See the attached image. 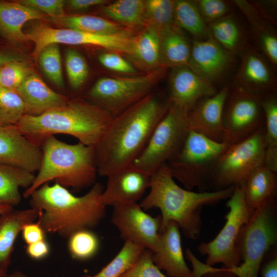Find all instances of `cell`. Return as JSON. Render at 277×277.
Returning a JSON list of instances; mask_svg holds the SVG:
<instances>
[{"label":"cell","mask_w":277,"mask_h":277,"mask_svg":"<svg viewBox=\"0 0 277 277\" xmlns=\"http://www.w3.org/2000/svg\"><path fill=\"white\" fill-rule=\"evenodd\" d=\"M41 148L40 167L32 184L24 192V197H29L51 181L76 190L94 183L97 173L94 146L80 142L69 144L51 135L44 140Z\"/></svg>","instance_id":"5"},{"label":"cell","mask_w":277,"mask_h":277,"mask_svg":"<svg viewBox=\"0 0 277 277\" xmlns=\"http://www.w3.org/2000/svg\"><path fill=\"white\" fill-rule=\"evenodd\" d=\"M169 104L168 100L164 101L149 93L112 118L94 146L97 173L107 177L132 165L145 148Z\"/></svg>","instance_id":"1"},{"label":"cell","mask_w":277,"mask_h":277,"mask_svg":"<svg viewBox=\"0 0 277 277\" xmlns=\"http://www.w3.org/2000/svg\"><path fill=\"white\" fill-rule=\"evenodd\" d=\"M188 66L198 75L215 85L228 71L234 55L220 45L211 36L191 41Z\"/></svg>","instance_id":"17"},{"label":"cell","mask_w":277,"mask_h":277,"mask_svg":"<svg viewBox=\"0 0 277 277\" xmlns=\"http://www.w3.org/2000/svg\"><path fill=\"white\" fill-rule=\"evenodd\" d=\"M7 271L0 267V277H7Z\"/></svg>","instance_id":"55"},{"label":"cell","mask_w":277,"mask_h":277,"mask_svg":"<svg viewBox=\"0 0 277 277\" xmlns=\"http://www.w3.org/2000/svg\"><path fill=\"white\" fill-rule=\"evenodd\" d=\"M264 127L228 147L212 169L209 189L218 190L242 184L254 169L264 165Z\"/></svg>","instance_id":"9"},{"label":"cell","mask_w":277,"mask_h":277,"mask_svg":"<svg viewBox=\"0 0 277 277\" xmlns=\"http://www.w3.org/2000/svg\"><path fill=\"white\" fill-rule=\"evenodd\" d=\"M244 183L235 185L232 195L228 199L226 206L229 210L225 216L226 222L223 228L212 241L202 242L197 247L199 252L207 256L208 265L221 263L225 268H231L240 265L238 239L242 227L254 212L245 202Z\"/></svg>","instance_id":"8"},{"label":"cell","mask_w":277,"mask_h":277,"mask_svg":"<svg viewBox=\"0 0 277 277\" xmlns=\"http://www.w3.org/2000/svg\"><path fill=\"white\" fill-rule=\"evenodd\" d=\"M17 61L23 60L21 56L15 54L0 52V67L7 63Z\"/></svg>","instance_id":"52"},{"label":"cell","mask_w":277,"mask_h":277,"mask_svg":"<svg viewBox=\"0 0 277 277\" xmlns=\"http://www.w3.org/2000/svg\"><path fill=\"white\" fill-rule=\"evenodd\" d=\"M39 211L30 207L0 214V267L7 270L10 264L14 244L25 225L37 220Z\"/></svg>","instance_id":"24"},{"label":"cell","mask_w":277,"mask_h":277,"mask_svg":"<svg viewBox=\"0 0 277 277\" xmlns=\"http://www.w3.org/2000/svg\"><path fill=\"white\" fill-rule=\"evenodd\" d=\"M4 124H4L3 122H2V121L0 120V125H4Z\"/></svg>","instance_id":"56"},{"label":"cell","mask_w":277,"mask_h":277,"mask_svg":"<svg viewBox=\"0 0 277 277\" xmlns=\"http://www.w3.org/2000/svg\"><path fill=\"white\" fill-rule=\"evenodd\" d=\"M234 186L212 191L194 192L183 188L175 182L166 163L151 175L150 191L139 204L144 210L155 207L161 212L162 230L170 222L177 224L188 239L200 235L201 211L205 206H214L232 195Z\"/></svg>","instance_id":"3"},{"label":"cell","mask_w":277,"mask_h":277,"mask_svg":"<svg viewBox=\"0 0 277 277\" xmlns=\"http://www.w3.org/2000/svg\"><path fill=\"white\" fill-rule=\"evenodd\" d=\"M42 159L41 146L27 138L16 125H0V164L34 173Z\"/></svg>","instance_id":"15"},{"label":"cell","mask_w":277,"mask_h":277,"mask_svg":"<svg viewBox=\"0 0 277 277\" xmlns=\"http://www.w3.org/2000/svg\"><path fill=\"white\" fill-rule=\"evenodd\" d=\"M65 66L71 87L75 90L80 89L89 74V68L85 59L76 50L69 49L66 53Z\"/></svg>","instance_id":"40"},{"label":"cell","mask_w":277,"mask_h":277,"mask_svg":"<svg viewBox=\"0 0 277 277\" xmlns=\"http://www.w3.org/2000/svg\"><path fill=\"white\" fill-rule=\"evenodd\" d=\"M155 74L133 77H103L88 93L92 103L107 111L112 118L149 94Z\"/></svg>","instance_id":"13"},{"label":"cell","mask_w":277,"mask_h":277,"mask_svg":"<svg viewBox=\"0 0 277 277\" xmlns=\"http://www.w3.org/2000/svg\"><path fill=\"white\" fill-rule=\"evenodd\" d=\"M207 26L210 36L233 55H241L248 46L245 31L231 13Z\"/></svg>","instance_id":"28"},{"label":"cell","mask_w":277,"mask_h":277,"mask_svg":"<svg viewBox=\"0 0 277 277\" xmlns=\"http://www.w3.org/2000/svg\"><path fill=\"white\" fill-rule=\"evenodd\" d=\"M195 3L207 25L230 13L233 4L223 0H197Z\"/></svg>","instance_id":"42"},{"label":"cell","mask_w":277,"mask_h":277,"mask_svg":"<svg viewBox=\"0 0 277 277\" xmlns=\"http://www.w3.org/2000/svg\"><path fill=\"white\" fill-rule=\"evenodd\" d=\"M187 113L170 104L145 148L132 165L151 175L171 159L182 146L189 130Z\"/></svg>","instance_id":"10"},{"label":"cell","mask_w":277,"mask_h":277,"mask_svg":"<svg viewBox=\"0 0 277 277\" xmlns=\"http://www.w3.org/2000/svg\"><path fill=\"white\" fill-rule=\"evenodd\" d=\"M146 26L134 37L130 55L142 66L153 68L160 66V32L153 27Z\"/></svg>","instance_id":"33"},{"label":"cell","mask_w":277,"mask_h":277,"mask_svg":"<svg viewBox=\"0 0 277 277\" xmlns=\"http://www.w3.org/2000/svg\"><path fill=\"white\" fill-rule=\"evenodd\" d=\"M112 223L121 237L144 246L153 251L157 243L162 224L161 215L147 214L137 203L113 207Z\"/></svg>","instance_id":"14"},{"label":"cell","mask_w":277,"mask_h":277,"mask_svg":"<svg viewBox=\"0 0 277 277\" xmlns=\"http://www.w3.org/2000/svg\"><path fill=\"white\" fill-rule=\"evenodd\" d=\"M25 114L24 103L16 91L0 86V120L16 125Z\"/></svg>","instance_id":"38"},{"label":"cell","mask_w":277,"mask_h":277,"mask_svg":"<svg viewBox=\"0 0 277 277\" xmlns=\"http://www.w3.org/2000/svg\"><path fill=\"white\" fill-rule=\"evenodd\" d=\"M34 177L33 173L0 164V205H18L21 201L19 189L29 188Z\"/></svg>","instance_id":"29"},{"label":"cell","mask_w":277,"mask_h":277,"mask_svg":"<svg viewBox=\"0 0 277 277\" xmlns=\"http://www.w3.org/2000/svg\"><path fill=\"white\" fill-rule=\"evenodd\" d=\"M112 119L98 105L76 100L38 115L25 114L16 125L39 146L47 137L63 134L74 136L84 145L95 146Z\"/></svg>","instance_id":"4"},{"label":"cell","mask_w":277,"mask_h":277,"mask_svg":"<svg viewBox=\"0 0 277 277\" xmlns=\"http://www.w3.org/2000/svg\"><path fill=\"white\" fill-rule=\"evenodd\" d=\"M13 209V207L8 205H0V214Z\"/></svg>","instance_id":"54"},{"label":"cell","mask_w":277,"mask_h":277,"mask_svg":"<svg viewBox=\"0 0 277 277\" xmlns=\"http://www.w3.org/2000/svg\"><path fill=\"white\" fill-rule=\"evenodd\" d=\"M25 34L27 41L34 43L32 56L36 61L41 51L52 44L96 46L130 55L134 38L127 30L116 34H97L44 24L35 25Z\"/></svg>","instance_id":"12"},{"label":"cell","mask_w":277,"mask_h":277,"mask_svg":"<svg viewBox=\"0 0 277 277\" xmlns=\"http://www.w3.org/2000/svg\"><path fill=\"white\" fill-rule=\"evenodd\" d=\"M98 61L105 68L119 73L135 74L136 70L127 60L115 52H104L98 56Z\"/></svg>","instance_id":"44"},{"label":"cell","mask_w":277,"mask_h":277,"mask_svg":"<svg viewBox=\"0 0 277 277\" xmlns=\"http://www.w3.org/2000/svg\"><path fill=\"white\" fill-rule=\"evenodd\" d=\"M101 201L106 207L137 203L149 188L151 175L133 165L107 176Z\"/></svg>","instance_id":"19"},{"label":"cell","mask_w":277,"mask_h":277,"mask_svg":"<svg viewBox=\"0 0 277 277\" xmlns=\"http://www.w3.org/2000/svg\"><path fill=\"white\" fill-rule=\"evenodd\" d=\"M101 10L110 19L131 27L146 25L145 1L118 0L101 6Z\"/></svg>","instance_id":"34"},{"label":"cell","mask_w":277,"mask_h":277,"mask_svg":"<svg viewBox=\"0 0 277 277\" xmlns=\"http://www.w3.org/2000/svg\"><path fill=\"white\" fill-rule=\"evenodd\" d=\"M49 21L66 29L92 34H112L127 30L119 24L91 15L69 16L65 14L57 17L49 16Z\"/></svg>","instance_id":"31"},{"label":"cell","mask_w":277,"mask_h":277,"mask_svg":"<svg viewBox=\"0 0 277 277\" xmlns=\"http://www.w3.org/2000/svg\"><path fill=\"white\" fill-rule=\"evenodd\" d=\"M152 260L170 277H193L185 261L180 228L174 222H169L160 231L156 246L152 251Z\"/></svg>","instance_id":"21"},{"label":"cell","mask_w":277,"mask_h":277,"mask_svg":"<svg viewBox=\"0 0 277 277\" xmlns=\"http://www.w3.org/2000/svg\"><path fill=\"white\" fill-rule=\"evenodd\" d=\"M249 2L263 17L274 26L276 25V1L259 0Z\"/></svg>","instance_id":"46"},{"label":"cell","mask_w":277,"mask_h":277,"mask_svg":"<svg viewBox=\"0 0 277 277\" xmlns=\"http://www.w3.org/2000/svg\"><path fill=\"white\" fill-rule=\"evenodd\" d=\"M161 270L153 262L152 251L146 249L134 265L121 277H170Z\"/></svg>","instance_id":"43"},{"label":"cell","mask_w":277,"mask_h":277,"mask_svg":"<svg viewBox=\"0 0 277 277\" xmlns=\"http://www.w3.org/2000/svg\"><path fill=\"white\" fill-rule=\"evenodd\" d=\"M19 3L35 9L50 17L65 15L63 0H22Z\"/></svg>","instance_id":"45"},{"label":"cell","mask_w":277,"mask_h":277,"mask_svg":"<svg viewBox=\"0 0 277 277\" xmlns=\"http://www.w3.org/2000/svg\"><path fill=\"white\" fill-rule=\"evenodd\" d=\"M229 86L226 85L213 95L200 100L187 113L189 129L214 141L224 140L223 113Z\"/></svg>","instance_id":"18"},{"label":"cell","mask_w":277,"mask_h":277,"mask_svg":"<svg viewBox=\"0 0 277 277\" xmlns=\"http://www.w3.org/2000/svg\"><path fill=\"white\" fill-rule=\"evenodd\" d=\"M68 239L69 252L75 260H88L92 258L99 250V238L91 229L78 230Z\"/></svg>","instance_id":"36"},{"label":"cell","mask_w":277,"mask_h":277,"mask_svg":"<svg viewBox=\"0 0 277 277\" xmlns=\"http://www.w3.org/2000/svg\"><path fill=\"white\" fill-rule=\"evenodd\" d=\"M107 2L105 0H69L66 3L73 10H83L95 6H102Z\"/></svg>","instance_id":"50"},{"label":"cell","mask_w":277,"mask_h":277,"mask_svg":"<svg viewBox=\"0 0 277 277\" xmlns=\"http://www.w3.org/2000/svg\"><path fill=\"white\" fill-rule=\"evenodd\" d=\"M173 24L189 33L193 40H204L211 36L208 26L198 10L195 1H175Z\"/></svg>","instance_id":"32"},{"label":"cell","mask_w":277,"mask_h":277,"mask_svg":"<svg viewBox=\"0 0 277 277\" xmlns=\"http://www.w3.org/2000/svg\"><path fill=\"white\" fill-rule=\"evenodd\" d=\"M277 204L276 197L269 199L255 210L242 228L238 239L241 261L239 266L225 271L237 277H259L267 253L276 247Z\"/></svg>","instance_id":"6"},{"label":"cell","mask_w":277,"mask_h":277,"mask_svg":"<svg viewBox=\"0 0 277 277\" xmlns=\"http://www.w3.org/2000/svg\"><path fill=\"white\" fill-rule=\"evenodd\" d=\"M146 249L140 244L126 241L114 258L98 272L81 277H121L134 265Z\"/></svg>","instance_id":"35"},{"label":"cell","mask_w":277,"mask_h":277,"mask_svg":"<svg viewBox=\"0 0 277 277\" xmlns=\"http://www.w3.org/2000/svg\"><path fill=\"white\" fill-rule=\"evenodd\" d=\"M261 100V96L229 87L223 113L224 142L232 145L264 127Z\"/></svg>","instance_id":"11"},{"label":"cell","mask_w":277,"mask_h":277,"mask_svg":"<svg viewBox=\"0 0 277 277\" xmlns=\"http://www.w3.org/2000/svg\"><path fill=\"white\" fill-rule=\"evenodd\" d=\"M229 146L189 130L181 148L166 164L172 177L185 189L207 191L212 169Z\"/></svg>","instance_id":"7"},{"label":"cell","mask_w":277,"mask_h":277,"mask_svg":"<svg viewBox=\"0 0 277 277\" xmlns=\"http://www.w3.org/2000/svg\"><path fill=\"white\" fill-rule=\"evenodd\" d=\"M49 16L19 2H0V32L12 43L27 41L23 27L33 19L49 21Z\"/></svg>","instance_id":"25"},{"label":"cell","mask_w":277,"mask_h":277,"mask_svg":"<svg viewBox=\"0 0 277 277\" xmlns=\"http://www.w3.org/2000/svg\"><path fill=\"white\" fill-rule=\"evenodd\" d=\"M160 66L171 68L188 66L192 43L182 30L173 25L159 31Z\"/></svg>","instance_id":"26"},{"label":"cell","mask_w":277,"mask_h":277,"mask_svg":"<svg viewBox=\"0 0 277 277\" xmlns=\"http://www.w3.org/2000/svg\"><path fill=\"white\" fill-rule=\"evenodd\" d=\"M207 273L202 277H237L234 274L225 270L224 268H215L208 266Z\"/></svg>","instance_id":"51"},{"label":"cell","mask_w":277,"mask_h":277,"mask_svg":"<svg viewBox=\"0 0 277 277\" xmlns=\"http://www.w3.org/2000/svg\"><path fill=\"white\" fill-rule=\"evenodd\" d=\"M7 277H30L20 271H15L10 274H8Z\"/></svg>","instance_id":"53"},{"label":"cell","mask_w":277,"mask_h":277,"mask_svg":"<svg viewBox=\"0 0 277 277\" xmlns=\"http://www.w3.org/2000/svg\"><path fill=\"white\" fill-rule=\"evenodd\" d=\"M217 91L214 85L198 75L188 66L171 68L169 77L170 104L189 111L201 98Z\"/></svg>","instance_id":"20"},{"label":"cell","mask_w":277,"mask_h":277,"mask_svg":"<svg viewBox=\"0 0 277 277\" xmlns=\"http://www.w3.org/2000/svg\"><path fill=\"white\" fill-rule=\"evenodd\" d=\"M265 123L264 165L277 173V96L276 92L261 96Z\"/></svg>","instance_id":"30"},{"label":"cell","mask_w":277,"mask_h":277,"mask_svg":"<svg viewBox=\"0 0 277 277\" xmlns=\"http://www.w3.org/2000/svg\"><path fill=\"white\" fill-rule=\"evenodd\" d=\"M21 233L26 245L45 240L46 232L37 221L25 225Z\"/></svg>","instance_id":"47"},{"label":"cell","mask_w":277,"mask_h":277,"mask_svg":"<svg viewBox=\"0 0 277 277\" xmlns=\"http://www.w3.org/2000/svg\"><path fill=\"white\" fill-rule=\"evenodd\" d=\"M33 72L23 61L7 63L0 67V86L16 90Z\"/></svg>","instance_id":"41"},{"label":"cell","mask_w":277,"mask_h":277,"mask_svg":"<svg viewBox=\"0 0 277 277\" xmlns=\"http://www.w3.org/2000/svg\"><path fill=\"white\" fill-rule=\"evenodd\" d=\"M241 55L234 86L261 96L276 92V79L267 58L249 46Z\"/></svg>","instance_id":"16"},{"label":"cell","mask_w":277,"mask_h":277,"mask_svg":"<svg viewBox=\"0 0 277 277\" xmlns=\"http://www.w3.org/2000/svg\"><path fill=\"white\" fill-rule=\"evenodd\" d=\"M25 106L26 114L38 115L62 107L67 102L64 95L50 88L33 72L16 89Z\"/></svg>","instance_id":"22"},{"label":"cell","mask_w":277,"mask_h":277,"mask_svg":"<svg viewBox=\"0 0 277 277\" xmlns=\"http://www.w3.org/2000/svg\"><path fill=\"white\" fill-rule=\"evenodd\" d=\"M50 247L46 240L27 245L26 252L31 259L40 260L46 258L50 253Z\"/></svg>","instance_id":"48"},{"label":"cell","mask_w":277,"mask_h":277,"mask_svg":"<svg viewBox=\"0 0 277 277\" xmlns=\"http://www.w3.org/2000/svg\"><path fill=\"white\" fill-rule=\"evenodd\" d=\"M244 186L245 202L254 211L267 200L276 196V173L262 165L248 175Z\"/></svg>","instance_id":"27"},{"label":"cell","mask_w":277,"mask_h":277,"mask_svg":"<svg viewBox=\"0 0 277 277\" xmlns=\"http://www.w3.org/2000/svg\"><path fill=\"white\" fill-rule=\"evenodd\" d=\"M104 189L101 183H96L78 196L58 183H46L32 193L29 203L38 210L37 220L46 233L68 238L78 230H91L103 219L106 207L101 201Z\"/></svg>","instance_id":"2"},{"label":"cell","mask_w":277,"mask_h":277,"mask_svg":"<svg viewBox=\"0 0 277 277\" xmlns=\"http://www.w3.org/2000/svg\"><path fill=\"white\" fill-rule=\"evenodd\" d=\"M267 259L261 270L262 277H277V249L276 247L270 250L266 254Z\"/></svg>","instance_id":"49"},{"label":"cell","mask_w":277,"mask_h":277,"mask_svg":"<svg viewBox=\"0 0 277 277\" xmlns=\"http://www.w3.org/2000/svg\"><path fill=\"white\" fill-rule=\"evenodd\" d=\"M39 66L48 78L59 88H64L61 57L58 44H52L40 52L38 59Z\"/></svg>","instance_id":"39"},{"label":"cell","mask_w":277,"mask_h":277,"mask_svg":"<svg viewBox=\"0 0 277 277\" xmlns=\"http://www.w3.org/2000/svg\"><path fill=\"white\" fill-rule=\"evenodd\" d=\"M232 3L247 19L251 35L258 49L276 69L277 33L275 26L263 17L250 2L234 0Z\"/></svg>","instance_id":"23"},{"label":"cell","mask_w":277,"mask_h":277,"mask_svg":"<svg viewBox=\"0 0 277 277\" xmlns=\"http://www.w3.org/2000/svg\"><path fill=\"white\" fill-rule=\"evenodd\" d=\"M175 1H145L146 25L159 31L173 24Z\"/></svg>","instance_id":"37"}]
</instances>
